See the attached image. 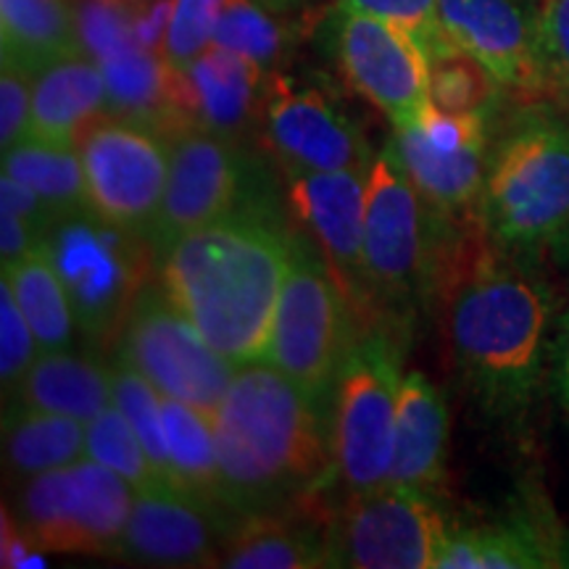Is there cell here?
<instances>
[{"instance_id": "52a82bcc", "label": "cell", "mask_w": 569, "mask_h": 569, "mask_svg": "<svg viewBox=\"0 0 569 569\" xmlns=\"http://www.w3.org/2000/svg\"><path fill=\"white\" fill-rule=\"evenodd\" d=\"M401 380V351L388 332H359L338 377L330 425L332 459L351 493L390 480Z\"/></svg>"}, {"instance_id": "8fae6325", "label": "cell", "mask_w": 569, "mask_h": 569, "mask_svg": "<svg viewBox=\"0 0 569 569\" xmlns=\"http://www.w3.org/2000/svg\"><path fill=\"white\" fill-rule=\"evenodd\" d=\"M330 532V567L438 569L448 525L427 493L393 486L351 493Z\"/></svg>"}, {"instance_id": "e575fe53", "label": "cell", "mask_w": 569, "mask_h": 569, "mask_svg": "<svg viewBox=\"0 0 569 569\" xmlns=\"http://www.w3.org/2000/svg\"><path fill=\"white\" fill-rule=\"evenodd\" d=\"M227 0H169L159 48L169 67L188 71L206 48L213 46L219 13Z\"/></svg>"}, {"instance_id": "484cf974", "label": "cell", "mask_w": 569, "mask_h": 569, "mask_svg": "<svg viewBox=\"0 0 569 569\" xmlns=\"http://www.w3.org/2000/svg\"><path fill=\"white\" fill-rule=\"evenodd\" d=\"M3 63L38 74L48 63L84 53L69 0H0Z\"/></svg>"}, {"instance_id": "83f0119b", "label": "cell", "mask_w": 569, "mask_h": 569, "mask_svg": "<svg viewBox=\"0 0 569 569\" xmlns=\"http://www.w3.org/2000/svg\"><path fill=\"white\" fill-rule=\"evenodd\" d=\"M161 417L172 486L224 507L211 411L163 396Z\"/></svg>"}, {"instance_id": "74e56055", "label": "cell", "mask_w": 569, "mask_h": 569, "mask_svg": "<svg viewBox=\"0 0 569 569\" xmlns=\"http://www.w3.org/2000/svg\"><path fill=\"white\" fill-rule=\"evenodd\" d=\"M538 56L543 84L569 96V0H540Z\"/></svg>"}, {"instance_id": "9c48e42d", "label": "cell", "mask_w": 569, "mask_h": 569, "mask_svg": "<svg viewBox=\"0 0 569 569\" xmlns=\"http://www.w3.org/2000/svg\"><path fill=\"white\" fill-rule=\"evenodd\" d=\"M119 359L138 369L161 396L211 415L238 369L206 343L172 298L156 290H142L127 315Z\"/></svg>"}, {"instance_id": "8992f818", "label": "cell", "mask_w": 569, "mask_h": 569, "mask_svg": "<svg viewBox=\"0 0 569 569\" xmlns=\"http://www.w3.org/2000/svg\"><path fill=\"white\" fill-rule=\"evenodd\" d=\"M42 251L59 272L71 298L77 327L90 338H103L142 293L156 248L146 234L111 224L92 211L56 219Z\"/></svg>"}, {"instance_id": "60d3db41", "label": "cell", "mask_w": 569, "mask_h": 569, "mask_svg": "<svg viewBox=\"0 0 569 569\" xmlns=\"http://www.w3.org/2000/svg\"><path fill=\"white\" fill-rule=\"evenodd\" d=\"M42 240L46 238L34 227L21 222L11 211H0V264L3 269H11L24 256L38 251Z\"/></svg>"}, {"instance_id": "6da1fadb", "label": "cell", "mask_w": 569, "mask_h": 569, "mask_svg": "<svg viewBox=\"0 0 569 569\" xmlns=\"http://www.w3.org/2000/svg\"><path fill=\"white\" fill-rule=\"evenodd\" d=\"M296 240L264 213L232 211L163 253V293L234 367L267 353Z\"/></svg>"}, {"instance_id": "ab89813d", "label": "cell", "mask_w": 569, "mask_h": 569, "mask_svg": "<svg viewBox=\"0 0 569 569\" xmlns=\"http://www.w3.org/2000/svg\"><path fill=\"white\" fill-rule=\"evenodd\" d=\"M0 211H11L21 222L34 227L42 238H46L56 222V213L48 209L46 201L9 174L0 177Z\"/></svg>"}, {"instance_id": "4316f807", "label": "cell", "mask_w": 569, "mask_h": 569, "mask_svg": "<svg viewBox=\"0 0 569 569\" xmlns=\"http://www.w3.org/2000/svg\"><path fill=\"white\" fill-rule=\"evenodd\" d=\"M3 453L13 475L30 480L84 459V422L21 407L6 415Z\"/></svg>"}, {"instance_id": "30bf717a", "label": "cell", "mask_w": 569, "mask_h": 569, "mask_svg": "<svg viewBox=\"0 0 569 569\" xmlns=\"http://www.w3.org/2000/svg\"><path fill=\"white\" fill-rule=\"evenodd\" d=\"M77 151L88 177L90 211L151 240L169 180V140L156 124L103 119L82 134Z\"/></svg>"}, {"instance_id": "2e32d148", "label": "cell", "mask_w": 569, "mask_h": 569, "mask_svg": "<svg viewBox=\"0 0 569 569\" xmlns=\"http://www.w3.org/2000/svg\"><path fill=\"white\" fill-rule=\"evenodd\" d=\"M396 148L419 196L436 217L453 219L482 201L486 188V117L432 113L419 127L396 130Z\"/></svg>"}, {"instance_id": "b9f144b4", "label": "cell", "mask_w": 569, "mask_h": 569, "mask_svg": "<svg viewBox=\"0 0 569 569\" xmlns=\"http://www.w3.org/2000/svg\"><path fill=\"white\" fill-rule=\"evenodd\" d=\"M557 388L561 407H565V415L569 419V315L561 322V336L557 343Z\"/></svg>"}, {"instance_id": "5b68a950", "label": "cell", "mask_w": 569, "mask_h": 569, "mask_svg": "<svg viewBox=\"0 0 569 569\" xmlns=\"http://www.w3.org/2000/svg\"><path fill=\"white\" fill-rule=\"evenodd\" d=\"M359 332L351 309L325 259L296 240L293 261L284 277L267 353L274 369L293 380L303 396L327 415L332 411L338 377Z\"/></svg>"}, {"instance_id": "44dd1931", "label": "cell", "mask_w": 569, "mask_h": 569, "mask_svg": "<svg viewBox=\"0 0 569 569\" xmlns=\"http://www.w3.org/2000/svg\"><path fill=\"white\" fill-rule=\"evenodd\" d=\"M267 71L246 56L209 46L184 71L188 113L198 124L232 138L259 117Z\"/></svg>"}, {"instance_id": "ac0fdd59", "label": "cell", "mask_w": 569, "mask_h": 569, "mask_svg": "<svg viewBox=\"0 0 569 569\" xmlns=\"http://www.w3.org/2000/svg\"><path fill=\"white\" fill-rule=\"evenodd\" d=\"M367 169L303 172L290 180V206L322 251L343 293L351 301L367 296L365 272Z\"/></svg>"}, {"instance_id": "7c38bea8", "label": "cell", "mask_w": 569, "mask_h": 569, "mask_svg": "<svg viewBox=\"0 0 569 569\" xmlns=\"http://www.w3.org/2000/svg\"><path fill=\"white\" fill-rule=\"evenodd\" d=\"M427 206L390 140L367 169L365 272L386 301H409L427 264Z\"/></svg>"}, {"instance_id": "7a4b0ae2", "label": "cell", "mask_w": 569, "mask_h": 569, "mask_svg": "<svg viewBox=\"0 0 569 569\" xmlns=\"http://www.w3.org/2000/svg\"><path fill=\"white\" fill-rule=\"evenodd\" d=\"M327 419L303 390L269 361L234 369L213 411L219 486L240 517L274 511L325 482L332 459Z\"/></svg>"}, {"instance_id": "1f68e13d", "label": "cell", "mask_w": 569, "mask_h": 569, "mask_svg": "<svg viewBox=\"0 0 569 569\" xmlns=\"http://www.w3.org/2000/svg\"><path fill=\"white\" fill-rule=\"evenodd\" d=\"M84 459L98 461L117 472L134 490L161 486L146 446L117 403H111L109 409L84 425Z\"/></svg>"}, {"instance_id": "d590c367", "label": "cell", "mask_w": 569, "mask_h": 569, "mask_svg": "<svg viewBox=\"0 0 569 569\" xmlns=\"http://www.w3.org/2000/svg\"><path fill=\"white\" fill-rule=\"evenodd\" d=\"M40 356V343L34 338L24 311L11 293L9 282H0V382L3 393H19L21 382Z\"/></svg>"}, {"instance_id": "f546056e", "label": "cell", "mask_w": 569, "mask_h": 569, "mask_svg": "<svg viewBox=\"0 0 569 569\" xmlns=\"http://www.w3.org/2000/svg\"><path fill=\"white\" fill-rule=\"evenodd\" d=\"M3 280L11 284V293L32 327L40 351H67L77 319L71 298L48 253L38 248L24 256L19 264L3 269Z\"/></svg>"}, {"instance_id": "ba28073f", "label": "cell", "mask_w": 569, "mask_h": 569, "mask_svg": "<svg viewBox=\"0 0 569 569\" xmlns=\"http://www.w3.org/2000/svg\"><path fill=\"white\" fill-rule=\"evenodd\" d=\"M132 501L130 482L80 459L24 482L17 503L21 540L34 551L117 553Z\"/></svg>"}, {"instance_id": "d6a6232c", "label": "cell", "mask_w": 569, "mask_h": 569, "mask_svg": "<svg viewBox=\"0 0 569 569\" xmlns=\"http://www.w3.org/2000/svg\"><path fill=\"white\" fill-rule=\"evenodd\" d=\"M111 386L113 403H117V407L124 411V417L130 419V425L140 436L142 446H146L148 457H151L161 482L163 486H172L167 465V440H163V396L138 372V369L127 365L124 359H117L111 365Z\"/></svg>"}, {"instance_id": "8d00e7d4", "label": "cell", "mask_w": 569, "mask_h": 569, "mask_svg": "<svg viewBox=\"0 0 569 569\" xmlns=\"http://www.w3.org/2000/svg\"><path fill=\"white\" fill-rule=\"evenodd\" d=\"M338 9L369 13V17L401 27L425 48V53H430V48L443 34L438 17V0H340Z\"/></svg>"}, {"instance_id": "f35d334b", "label": "cell", "mask_w": 569, "mask_h": 569, "mask_svg": "<svg viewBox=\"0 0 569 569\" xmlns=\"http://www.w3.org/2000/svg\"><path fill=\"white\" fill-rule=\"evenodd\" d=\"M32 132V74L11 63L0 71V148L11 151Z\"/></svg>"}, {"instance_id": "5bb4252c", "label": "cell", "mask_w": 569, "mask_h": 569, "mask_svg": "<svg viewBox=\"0 0 569 569\" xmlns=\"http://www.w3.org/2000/svg\"><path fill=\"white\" fill-rule=\"evenodd\" d=\"M338 61L348 82L393 122L419 127L432 113L430 63L419 42L369 13L338 9Z\"/></svg>"}, {"instance_id": "cb8c5ba5", "label": "cell", "mask_w": 569, "mask_h": 569, "mask_svg": "<svg viewBox=\"0 0 569 569\" xmlns=\"http://www.w3.org/2000/svg\"><path fill=\"white\" fill-rule=\"evenodd\" d=\"M557 565H561L557 538L530 517L448 528L438 553V569H538Z\"/></svg>"}, {"instance_id": "d6986e66", "label": "cell", "mask_w": 569, "mask_h": 569, "mask_svg": "<svg viewBox=\"0 0 569 569\" xmlns=\"http://www.w3.org/2000/svg\"><path fill=\"white\" fill-rule=\"evenodd\" d=\"M538 9L540 0H438L440 30L515 90L543 84Z\"/></svg>"}, {"instance_id": "7402d4cb", "label": "cell", "mask_w": 569, "mask_h": 569, "mask_svg": "<svg viewBox=\"0 0 569 569\" xmlns=\"http://www.w3.org/2000/svg\"><path fill=\"white\" fill-rule=\"evenodd\" d=\"M448 446V407L438 386L422 372H407L398 393L390 480L430 493L443 480Z\"/></svg>"}, {"instance_id": "277c9868", "label": "cell", "mask_w": 569, "mask_h": 569, "mask_svg": "<svg viewBox=\"0 0 569 569\" xmlns=\"http://www.w3.org/2000/svg\"><path fill=\"white\" fill-rule=\"evenodd\" d=\"M482 222L507 251L569 238V130L553 119L517 124L493 159L482 188Z\"/></svg>"}, {"instance_id": "4fadbf2b", "label": "cell", "mask_w": 569, "mask_h": 569, "mask_svg": "<svg viewBox=\"0 0 569 569\" xmlns=\"http://www.w3.org/2000/svg\"><path fill=\"white\" fill-rule=\"evenodd\" d=\"M169 180L156 219L151 243L156 256L172 248L188 232L238 211L243 161L232 138L184 119L169 130Z\"/></svg>"}, {"instance_id": "836d02e7", "label": "cell", "mask_w": 569, "mask_h": 569, "mask_svg": "<svg viewBox=\"0 0 569 569\" xmlns=\"http://www.w3.org/2000/svg\"><path fill=\"white\" fill-rule=\"evenodd\" d=\"M213 46L230 48L269 71L282 56L284 32L256 0H227L213 32Z\"/></svg>"}, {"instance_id": "7bdbcfd3", "label": "cell", "mask_w": 569, "mask_h": 569, "mask_svg": "<svg viewBox=\"0 0 569 569\" xmlns=\"http://www.w3.org/2000/svg\"><path fill=\"white\" fill-rule=\"evenodd\" d=\"M109 3H113V6H122V9H140V6H146V3H151V0H109Z\"/></svg>"}, {"instance_id": "ffe728a7", "label": "cell", "mask_w": 569, "mask_h": 569, "mask_svg": "<svg viewBox=\"0 0 569 569\" xmlns=\"http://www.w3.org/2000/svg\"><path fill=\"white\" fill-rule=\"evenodd\" d=\"M101 117H109V88L88 53L67 56L32 74L30 140L77 148Z\"/></svg>"}, {"instance_id": "9a60e30c", "label": "cell", "mask_w": 569, "mask_h": 569, "mask_svg": "<svg viewBox=\"0 0 569 569\" xmlns=\"http://www.w3.org/2000/svg\"><path fill=\"white\" fill-rule=\"evenodd\" d=\"M264 142L290 177L336 169H369L359 127L322 90L267 71L259 111Z\"/></svg>"}, {"instance_id": "3957f363", "label": "cell", "mask_w": 569, "mask_h": 569, "mask_svg": "<svg viewBox=\"0 0 569 569\" xmlns=\"http://www.w3.org/2000/svg\"><path fill=\"white\" fill-rule=\"evenodd\" d=\"M553 296L530 269L480 261L453 290L448 336L467 388L493 417H522L551 346Z\"/></svg>"}, {"instance_id": "f1b7e54d", "label": "cell", "mask_w": 569, "mask_h": 569, "mask_svg": "<svg viewBox=\"0 0 569 569\" xmlns=\"http://www.w3.org/2000/svg\"><path fill=\"white\" fill-rule=\"evenodd\" d=\"M3 174L38 193L56 219L90 211L88 177L77 148L24 140L11 151H3Z\"/></svg>"}, {"instance_id": "4dcf8cb0", "label": "cell", "mask_w": 569, "mask_h": 569, "mask_svg": "<svg viewBox=\"0 0 569 569\" xmlns=\"http://www.w3.org/2000/svg\"><path fill=\"white\" fill-rule=\"evenodd\" d=\"M427 63H430V101L438 111L488 117L496 101L498 80L486 69V63L457 46L446 32L430 48Z\"/></svg>"}, {"instance_id": "d4e9b609", "label": "cell", "mask_w": 569, "mask_h": 569, "mask_svg": "<svg viewBox=\"0 0 569 569\" xmlns=\"http://www.w3.org/2000/svg\"><path fill=\"white\" fill-rule=\"evenodd\" d=\"M17 396L21 407L88 425L113 403L111 367L80 353L40 351Z\"/></svg>"}, {"instance_id": "603a6c76", "label": "cell", "mask_w": 569, "mask_h": 569, "mask_svg": "<svg viewBox=\"0 0 569 569\" xmlns=\"http://www.w3.org/2000/svg\"><path fill=\"white\" fill-rule=\"evenodd\" d=\"M217 567L315 569L330 567V532L274 511L246 515L224 536Z\"/></svg>"}, {"instance_id": "e0dca14e", "label": "cell", "mask_w": 569, "mask_h": 569, "mask_svg": "<svg viewBox=\"0 0 569 569\" xmlns=\"http://www.w3.org/2000/svg\"><path fill=\"white\" fill-rule=\"evenodd\" d=\"M222 507L174 486L134 490L117 557L153 567H209L219 561Z\"/></svg>"}]
</instances>
